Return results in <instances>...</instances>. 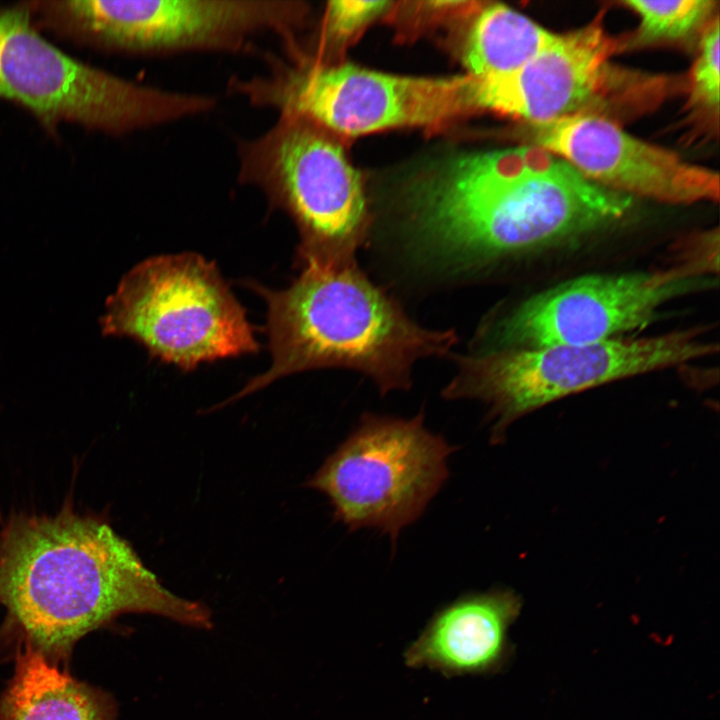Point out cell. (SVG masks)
<instances>
[{
    "instance_id": "1",
    "label": "cell",
    "mask_w": 720,
    "mask_h": 720,
    "mask_svg": "<svg viewBox=\"0 0 720 720\" xmlns=\"http://www.w3.org/2000/svg\"><path fill=\"white\" fill-rule=\"evenodd\" d=\"M631 207L531 144L457 157L406 197L414 250L461 270L599 230Z\"/></svg>"
},
{
    "instance_id": "2",
    "label": "cell",
    "mask_w": 720,
    "mask_h": 720,
    "mask_svg": "<svg viewBox=\"0 0 720 720\" xmlns=\"http://www.w3.org/2000/svg\"><path fill=\"white\" fill-rule=\"evenodd\" d=\"M4 634L57 665L85 634L123 613L210 628L204 604L173 594L128 541L70 505L55 516L13 514L0 530Z\"/></svg>"
},
{
    "instance_id": "3",
    "label": "cell",
    "mask_w": 720,
    "mask_h": 720,
    "mask_svg": "<svg viewBox=\"0 0 720 720\" xmlns=\"http://www.w3.org/2000/svg\"><path fill=\"white\" fill-rule=\"evenodd\" d=\"M281 290L249 283L266 302L271 365L220 406L295 373L356 370L382 394L407 390L418 360L442 356L453 330L424 328L361 271L356 261L306 263Z\"/></svg>"
},
{
    "instance_id": "4",
    "label": "cell",
    "mask_w": 720,
    "mask_h": 720,
    "mask_svg": "<svg viewBox=\"0 0 720 720\" xmlns=\"http://www.w3.org/2000/svg\"><path fill=\"white\" fill-rule=\"evenodd\" d=\"M0 98L49 128L73 122L110 134L154 128L206 114L213 95L130 81L74 59L43 38L25 2L0 5Z\"/></svg>"
},
{
    "instance_id": "5",
    "label": "cell",
    "mask_w": 720,
    "mask_h": 720,
    "mask_svg": "<svg viewBox=\"0 0 720 720\" xmlns=\"http://www.w3.org/2000/svg\"><path fill=\"white\" fill-rule=\"evenodd\" d=\"M237 160L239 183L294 221L298 267L356 261L368 232L366 200L359 173L331 132L279 114L264 133L237 143Z\"/></svg>"
},
{
    "instance_id": "6",
    "label": "cell",
    "mask_w": 720,
    "mask_h": 720,
    "mask_svg": "<svg viewBox=\"0 0 720 720\" xmlns=\"http://www.w3.org/2000/svg\"><path fill=\"white\" fill-rule=\"evenodd\" d=\"M99 323L104 336L133 339L185 371L259 348L215 263L192 252L135 265L106 299Z\"/></svg>"
},
{
    "instance_id": "7",
    "label": "cell",
    "mask_w": 720,
    "mask_h": 720,
    "mask_svg": "<svg viewBox=\"0 0 720 720\" xmlns=\"http://www.w3.org/2000/svg\"><path fill=\"white\" fill-rule=\"evenodd\" d=\"M265 53L267 72L232 77L228 90L250 105L304 117L329 132L361 135L435 126L475 111L474 78L399 76L353 65L328 66L302 55Z\"/></svg>"
},
{
    "instance_id": "8",
    "label": "cell",
    "mask_w": 720,
    "mask_h": 720,
    "mask_svg": "<svg viewBox=\"0 0 720 720\" xmlns=\"http://www.w3.org/2000/svg\"><path fill=\"white\" fill-rule=\"evenodd\" d=\"M33 23L75 41L137 55L254 51L264 33L296 41L306 16L291 0L27 1Z\"/></svg>"
},
{
    "instance_id": "9",
    "label": "cell",
    "mask_w": 720,
    "mask_h": 720,
    "mask_svg": "<svg viewBox=\"0 0 720 720\" xmlns=\"http://www.w3.org/2000/svg\"><path fill=\"white\" fill-rule=\"evenodd\" d=\"M716 347L696 329L641 339L536 348H497L457 358L447 399L489 407L494 443L517 418L567 395L708 356Z\"/></svg>"
},
{
    "instance_id": "10",
    "label": "cell",
    "mask_w": 720,
    "mask_h": 720,
    "mask_svg": "<svg viewBox=\"0 0 720 720\" xmlns=\"http://www.w3.org/2000/svg\"><path fill=\"white\" fill-rule=\"evenodd\" d=\"M423 420L422 412L411 419L363 415L306 486L327 496L350 531L374 528L395 545L447 480L456 450Z\"/></svg>"
},
{
    "instance_id": "11",
    "label": "cell",
    "mask_w": 720,
    "mask_h": 720,
    "mask_svg": "<svg viewBox=\"0 0 720 720\" xmlns=\"http://www.w3.org/2000/svg\"><path fill=\"white\" fill-rule=\"evenodd\" d=\"M699 272L687 264L668 270L591 275L523 302L500 319L498 348L585 344L647 324L666 302L697 288Z\"/></svg>"
},
{
    "instance_id": "12",
    "label": "cell",
    "mask_w": 720,
    "mask_h": 720,
    "mask_svg": "<svg viewBox=\"0 0 720 720\" xmlns=\"http://www.w3.org/2000/svg\"><path fill=\"white\" fill-rule=\"evenodd\" d=\"M624 49V39L610 36L598 17L592 23L555 34L531 60L507 75L474 78L476 110H490L519 118L526 124L602 110L621 82L632 79L610 63Z\"/></svg>"
},
{
    "instance_id": "13",
    "label": "cell",
    "mask_w": 720,
    "mask_h": 720,
    "mask_svg": "<svg viewBox=\"0 0 720 720\" xmlns=\"http://www.w3.org/2000/svg\"><path fill=\"white\" fill-rule=\"evenodd\" d=\"M531 145L560 157L611 191L675 204L717 201V172L645 142L609 118L581 114L527 124Z\"/></svg>"
},
{
    "instance_id": "14",
    "label": "cell",
    "mask_w": 720,
    "mask_h": 720,
    "mask_svg": "<svg viewBox=\"0 0 720 720\" xmlns=\"http://www.w3.org/2000/svg\"><path fill=\"white\" fill-rule=\"evenodd\" d=\"M521 608L510 589L464 594L430 618L405 649L404 663L445 677L498 673L512 657L508 634Z\"/></svg>"
},
{
    "instance_id": "15",
    "label": "cell",
    "mask_w": 720,
    "mask_h": 720,
    "mask_svg": "<svg viewBox=\"0 0 720 720\" xmlns=\"http://www.w3.org/2000/svg\"><path fill=\"white\" fill-rule=\"evenodd\" d=\"M0 720H116V706L103 690L25 646L17 649L14 675L0 697Z\"/></svg>"
},
{
    "instance_id": "16",
    "label": "cell",
    "mask_w": 720,
    "mask_h": 720,
    "mask_svg": "<svg viewBox=\"0 0 720 720\" xmlns=\"http://www.w3.org/2000/svg\"><path fill=\"white\" fill-rule=\"evenodd\" d=\"M554 36L506 5L489 4L476 12L464 47V65L477 79L507 75L525 65Z\"/></svg>"
},
{
    "instance_id": "17",
    "label": "cell",
    "mask_w": 720,
    "mask_h": 720,
    "mask_svg": "<svg viewBox=\"0 0 720 720\" xmlns=\"http://www.w3.org/2000/svg\"><path fill=\"white\" fill-rule=\"evenodd\" d=\"M639 16L637 29L624 38V48L700 39L707 26L718 16L713 0L623 2Z\"/></svg>"
},
{
    "instance_id": "18",
    "label": "cell",
    "mask_w": 720,
    "mask_h": 720,
    "mask_svg": "<svg viewBox=\"0 0 720 720\" xmlns=\"http://www.w3.org/2000/svg\"><path fill=\"white\" fill-rule=\"evenodd\" d=\"M719 15L707 26L698 44V56L689 75L688 107L718 122Z\"/></svg>"
},
{
    "instance_id": "19",
    "label": "cell",
    "mask_w": 720,
    "mask_h": 720,
    "mask_svg": "<svg viewBox=\"0 0 720 720\" xmlns=\"http://www.w3.org/2000/svg\"><path fill=\"white\" fill-rule=\"evenodd\" d=\"M393 4L391 1L336 0L328 2L322 28V42L325 51L344 46L370 22L391 9Z\"/></svg>"
},
{
    "instance_id": "20",
    "label": "cell",
    "mask_w": 720,
    "mask_h": 720,
    "mask_svg": "<svg viewBox=\"0 0 720 720\" xmlns=\"http://www.w3.org/2000/svg\"><path fill=\"white\" fill-rule=\"evenodd\" d=\"M1 519H2V517H1V511H0V521H1Z\"/></svg>"
}]
</instances>
